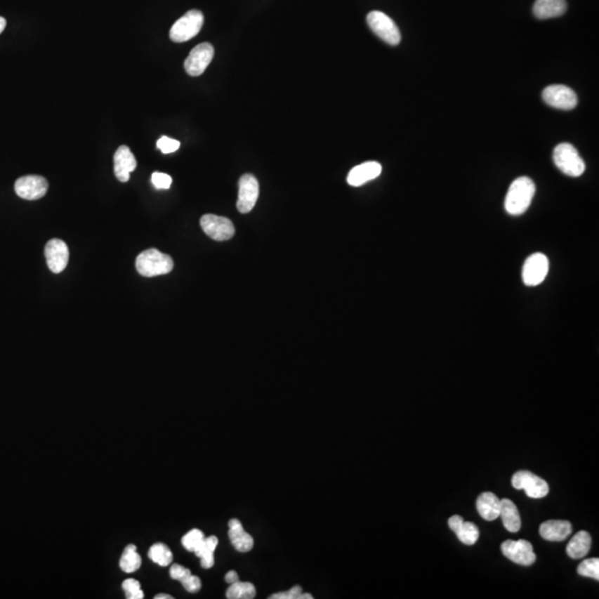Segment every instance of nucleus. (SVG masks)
Returning a JSON list of instances; mask_svg holds the SVG:
<instances>
[{
	"label": "nucleus",
	"mask_w": 599,
	"mask_h": 599,
	"mask_svg": "<svg viewBox=\"0 0 599 599\" xmlns=\"http://www.w3.org/2000/svg\"><path fill=\"white\" fill-rule=\"evenodd\" d=\"M535 183L528 177H520L513 181L506 198L505 209L511 216H520L525 213L531 206L535 196Z\"/></svg>",
	"instance_id": "nucleus-1"
},
{
	"label": "nucleus",
	"mask_w": 599,
	"mask_h": 599,
	"mask_svg": "<svg viewBox=\"0 0 599 599\" xmlns=\"http://www.w3.org/2000/svg\"><path fill=\"white\" fill-rule=\"evenodd\" d=\"M173 260L168 254H162L157 249H149L139 254L136 260L138 273L145 277L168 275L173 269Z\"/></svg>",
	"instance_id": "nucleus-2"
},
{
	"label": "nucleus",
	"mask_w": 599,
	"mask_h": 599,
	"mask_svg": "<svg viewBox=\"0 0 599 599\" xmlns=\"http://www.w3.org/2000/svg\"><path fill=\"white\" fill-rule=\"evenodd\" d=\"M553 159L557 168L570 177H581L586 169L585 162L579 156V153L575 147L570 143H560L557 145Z\"/></svg>",
	"instance_id": "nucleus-3"
},
{
	"label": "nucleus",
	"mask_w": 599,
	"mask_h": 599,
	"mask_svg": "<svg viewBox=\"0 0 599 599\" xmlns=\"http://www.w3.org/2000/svg\"><path fill=\"white\" fill-rule=\"evenodd\" d=\"M204 13L200 11H187L185 16L178 19L170 30V39L175 43H185L196 37L204 26Z\"/></svg>",
	"instance_id": "nucleus-4"
},
{
	"label": "nucleus",
	"mask_w": 599,
	"mask_h": 599,
	"mask_svg": "<svg viewBox=\"0 0 599 599\" xmlns=\"http://www.w3.org/2000/svg\"><path fill=\"white\" fill-rule=\"evenodd\" d=\"M367 22L371 30L379 38L391 46H397L401 43V32L388 15L382 11H371L367 17Z\"/></svg>",
	"instance_id": "nucleus-5"
},
{
	"label": "nucleus",
	"mask_w": 599,
	"mask_h": 599,
	"mask_svg": "<svg viewBox=\"0 0 599 599\" xmlns=\"http://www.w3.org/2000/svg\"><path fill=\"white\" fill-rule=\"evenodd\" d=\"M512 485L514 489H524L526 495L531 499H543L549 492V486L546 480L535 475L529 470H520L515 473L512 478Z\"/></svg>",
	"instance_id": "nucleus-6"
},
{
	"label": "nucleus",
	"mask_w": 599,
	"mask_h": 599,
	"mask_svg": "<svg viewBox=\"0 0 599 599\" xmlns=\"http://www.w3.org/2000/svg\"><path fill=\"white\" fill-rule=\"evenodd\" d=\"M541 97L548 106L560 110H572L577 106V96L567 86L552 85L545 88Z\"/></svg>",
	"instance_id": "nucleus-7"
},
{
	"label": "nucleus",
	"mask_w": 599,
	"mask_h": 599,
	"mask_svg": "<svg viewBox=\"0 0 599 599\" xmlns=\"http://www.w3.org/2000/svg\"><path fill=\"white\" fill-rule=\"evenodd\" d=\"M200 225L209 238L216 241L230 240L235 233L231 220L214 214H204L200 219Z\"/></svg>",
	"instance_id": "nucleus-8"
},
{
	"label": "nucleus",
	"mask_w": 599,
	"mask_h": 599,
	"mask_svg": "<svg viewBox=\"0 0 599 599\" xmlns=\"http://www.w3.org/2000/svg\"><path fill=\"white\" fill-rule=\"evenodd\" d=\"M214 55L211 44L202 43L190 51L185 61V69L189 76L198 77L206 72Z\"/></svg>",
	"instance_id": "nucleus-9"
},
{
	"label": "nucleus",
	"mask_w": 599,
	"mask_h": 599,
	"mask_svg": "<svg viewBox=\"0 0 599 599\" xmlns=\"http://www.w3.org/2000/svg\"><path fill=\"white\" fill-rule=\"evenodd\" d=\"M548 270L549 262L545 254H532L528 256L524 263L523 273H522L524 283L527 287H537L541 282H544Z\"/></svg>",
	"instance_id": "nucleus-10"
},
{
	"label": "nucleus",
	"mask_w": 599,
	"mask_h": 599,
	"mask_svg": "<svg viewBox=\"0 0 599 599\" xmlns=\"http://www.w3.org/2000/svg\"><path fill=\"white\" fill-rule=\"evenodd\" d=\"M501 549L504 556L518 565L531 566L535 562L536 555L534 553L533 545L525 539H518V541L508 539L503 541Z\"/></svg>",
	"instance_id": "nucleus-11"
},
{
	"label": "nucleus",
	"mask_w": 599,
	"mask_h": 599,
	"mask_svg": "<svg viewBox=\"0 0 599 599\" xmlns=\"http://www.w3.org/2000/svg\"><path fill=\"white\" fill-rule=\"evenodd\" d=\"M259 183L254 176L243 175L239 181V198L237 208L241 213H249L259 198Z\"/></svg>",
	"instance_id": "nucleus-12"
},
{
	"label": "nucleus",
	"mask_w": 599,
	"mask_h": 599,
	"mask_svg": "<svg viewBox=\"0 0 599 599\" xmlns=\"http://www.w3.org/2000/svg\"><path fill=\"white\" fill-rule=\"evenodd\" d=\"M47 180L40 176H25L19 178L15 183L17 196L25 200H38L45 197L48 191Z\"/></svg>",
	"instance_id": "nucleus-13"
},
{
	"label": "nucleus",
	"mask_w": 599,
	"mask_h": 599,
	"mask_svg": "<svg viewBox=\"0 0 599 599\" xmlns=\"http://www.w3.org/2000/svg\"><path fill=\"white\" fill-rule=\"evenodd\" d=\"M45 256L48 268L53 273L62 272L69 261L68 246L60 239H53L46 244Z\"/></svg>",
	"instance_id": "nucleus-14"
},
{
	"label": "nucleus",
	"mask_w": 599,
	"mask_h": 599,
	"mask_svg": "<svg viewBox=\"0 0 599 599\" xmlns=\"http://www.w3.org/2000/svg\"><path fill=\"white\" fill-rule=\"evenodd\" d=\"M114 175L120 183H128L130 173L137 168V160L127 145H120L114 157Z\"/></svg>",
	"instance_id": "nucleus-15"
},
{
	"label": "nucleus",
	"mask_w": 599,
	"mask_h": 599,
	"mask_svg": "<svg viewBox=\"0 0 599 599\" xmlns=\"http://www.w3.org/2000/svg\"><path fill=\"white\" fill-rule=\"evenodd\" d=\"M382 172V166L376 162H364L354 166L348 176V183L352 187H361L371 180L376 179Z\"/></svg>",
	"instance_id": "nucleus-16"
},
{
	"label": "nucleus",
	"mask_w": 599,
	"mask_h": 599,
	"mask_svg": "<svg viewBox=\"0 0 599 599\" xmlns=\"http://www.w3.org/2000/svg\"><path fill=\"white\" fill-rule=\"evenodd\" d=\"M449 526L463 544L474 545L480 537L478 526L472 522H465L459 515H454L449 518Z\"/></svg>",
	"instance_id": "nucleus-17"
},
{
	"label": "nucleus",
	"mask_w": 599,
	"mask_h": 599,
	"mask_svg": "<svg viewBox=\"0 0 599 599\" xmlns=\"http://www.w3.org/2000/svg\"><path fill=\"white\" fill-rule=\"evenodd\" d=\"M572 533V525L567 520H546L539 527V534L549 541H562Z\"/></svg>",
	"instance_id": "nucleus-18"
},
{
	"label": "nucleus",
	"mask_w": 599,
	"mask_h": 599,
	"mask_svg": "<svg viewBox=\"0 0 599 599\" xmlns=\"http://www.w3.org/2000/svg\"><path fill=\"white\" fill-rule=\"evenodd\" d=\"M229 537L231 539L233 547L238 552H250L254 548V537L243 529L240 520H233L229 522Z\"/></svg>",
	"instance_id": "nucleus-19"
},
{
	"label": "nucleus",
	"mask_w": 599,
	"mask_h": 599,
	"mask_svg": "<svg viewBox=\"0 0 599 599\" xmlns=\"http://www.w3.org/2000/svg\"><path fill=\"white\" fill-rule=\"evenodd\" d=\"M567 4L565 0H536L533 13L536 18L549 19L565 13Z\"/></svg>",
	"instance_id": "nucleus-20"
},
{
	"label": "nucleus",
	"mask_w": 599,
	"mask_h": 599,
	"mask_svg": "<svg viewBox=\"0 0 599 599\" xmlns=\"http://www.w3.org/2000/svg\"><path fill=\"white\" fill-rule=\"evenodd\" d=\"M476 506L480 516L485 520H494L499 518L501 499L491 492L480 494L476 501Z\"/></svg>",
	"instance_id": "nucleus-21"
},
{
	"label": "nucleus",
	"mask_w": 599,
	"mask_h": 599,
	"mask_svg": "<svg viewBox=\"0 0 599 599\" xmlns=\"http://www.w3.org/2000/svg\"><path fill=\"white\" fill-rule=\"evenodd\" d=\"M499 516L503 520L504 527L511 533H518L522 526V520H520V512L518 507L513 503L511 499H501V512Z\"/></svg>",
	"instance_id": "nucleus-22"
},
{
	"label": "nucleus",
	"mask_w": 599,
	"mask_h": 599,
	"mask_svg": "<svg viewBox=\"0 0 599 599\" xmlns=\"http://www.w3.org/2000/svg\"><path fill=\"white\" fill-rule=\"evenodd\" d=\"M591 546V537L587 532L581 531L573 536L568 543L566 553L573 560H579L586 556Z\"/></svg>",
	"instance_id": "nucleus-23"
},
{
	"label": "nucleus",
	"mask_w": 599,
	"mask_h": 599,
	"mask_svg": "<svg viewBox=\"0 0 599 599\" xmlns=\"http://www.w3.org/2000/svg\"><path fill=\"white\" fill-rule=\"evenodd\" d=\"M218 543L219 541L216 536H210L197 547L195 553L200 558L202 567L211 568L214 565V551L217 548Z\"/></svg>",
	"instance_id": "nucleus-24"
},
{
	"label": "nucleus",
	"mask_w": 599,
	"mask_h": 599,
	"mask_svg": "<svg viewBox=\"0 0 599 599\" xmlns=\"http://www.w3.org/2000/svg\"><path fill=\"white\" fill-rule=\"evenodd\" d=\"M119 564L124 573H135L140 568L141 557L138 554L135 545L130 544L124 548Z\"/></svg>",
	"instance_id": "nucleus-25"
},
{
	"label": "nucleus",
	"mask_w": 599,
	"mask_h": 599,
	"mask_svg": "<svg viewBox=\"0 0 599 599\" xmlns=\"http://www.w3.org/2000/svg\"><path fill=\"white\" fill-rule=\"evenodd\" d=\"M256 591L254 584L246 581H235L231 584L227 591V598L229 599H252L256 597Z\"/></svg>",
	"instance_id": "nucleus-26"
},
{
	"label": "nucleus",
	"mask_w": 599,
	"mask_h": 599,
	"mask_svg": "<svg viewBox=\"0 0 599 599\" xmlns=\"http://www.w3.org/2000/svg\"><path fill=\"white\" fill-rule=\"evenodd\" d=\"M148 555L153 562H156L162 567L169 566L173 560V555H172L169 547L162 544V543H157V544L152 545L149 549Z\"/></svg>",
	"instance_id": "nucleus-27"
},
{
	"label": "nucleus",
	"mask_w": 599,
	"mask_h": 599,
	"mask_svg": "<svg viewBox=\"0 0 599 599\" xmlns=\"http://www.w3.org/2000/svg\"><path fill=\"white\" fill-rule=\"evenodd\" d=\"M578 574L584 577L594 578L596 581L599 579V560L598 558H588L583 560L577 568Z\"/></svg>",
	"instance_id": "nucleus-28"
},
{
	"label": "nucleus",
	"mask_w": 599,
	"mask_h": 599,
	"mask_svg": "<svg viewBox=\"0 0 599 599\" xmlns=\"http://www.w3.org/2000/svg\"><path fill=\"white\" fill-rule=\"evenodd\" d=\"M206 539L204 534L200 529H191L189 533L185 534L183 537V545L189 552H195L197 547L201 544V541Z\"/></svg>",
	"instance_id": "nucleus-29"
},
{
	"label": "nucleus",
	"mask_w": 599,
	"mask_h": 599,
	"mask_svg": "<svg viewBox=\"0 0 599 599\" xmlns=\"http://www.w3.org/2000/svg\"><path fill=\"white\" fill-rule=\"evenodd\" d=\"M122 588L126 591V597L128 599H143L145 597L143 591H141L140 583L136 579H126L122 583Z\"/></svg>",
	"instance_id": "nucleus-30"
},
{
	"label": "nucleus",
	"mask_w": 599,
	"mask_h": 599,
	"mask_svg": "<svg viewBox=\"0 0 599 599\" xmlns=\"http://www.w3.org/2000/svg\"><path fill=\"white\" fill-rule=\"evenodd\" d=\"M270 599H312L313 596L311 594H304L302 588L300 586H294V588L289 589L282 593H277V594L271 595Z\"/></svg>",
	"instance_id": "nucleus-31"
},
{
	"label": "nucleus",
	"mask_w": 599,
	"mask_h": 599,
	"mask_svg": "<svg viewBox=\"0 0 599 599\" xmlns=\"http://www.w3.org/2000/svg\"><path fill=\"white\" fill-rule=\"evenodd\" d=\"M157 148L162 150L164 154H169V153L175 152L180 148V143L169 137H162L157 143Z\"/></svg>",
	"instance_id": "nucleus-32"
},
{
	"label": "nucleus",
	"mask_w": 599,
	"mask_h": 599,
	"mask_svg": "<svg viewBox=\"0 0 599 599\" xmlns=\"http://www.w3.org/2000/svg\"><path fill=\"white\" fill-rule=\"evenodd\" d=\"M151 181L157 189L164 190V189H169L171 187L172 178L166 173H162V172H153Z\"/></svg>",
	"instance_id": "nucleus-33"
},
{
	"label": "nucleus",
	"mask_w": 599,
	"mask_h": 599,
	"mask_svg": "<svg viewBox=\"0 0 599 599\" xmlns=\"http://www.w3.org/2000/svg\"><path fill=\"white\" fill-rule=\"evenodd\" d=\"M180 583L183 584V586L185 587V591H189V593H198L201 589V585H202L200 578L198 576L192 575V574L187 576Z\"/></svg>",
	"instance_id": "nucleus-34"
},
{
	"label": "nucleus",
	"mask_w": 599,
	"mask_h": 599,
	"mask_svg": "<svg viewBox=\"0 0 599 599\" xmlns=\"http://www.w3.org/2000/svg\"><path fill=\"white\" fill-rule=\"evenodd\" d=\"M191 572L190 570H187V568L183 567V566L179 565V564H173L170 568V576L173 579H177V581H181L183 579H185L187 576L190 575Z\"/></svg>",
	"instance_id": "nucleus-35"
},
{
	"label": "nucleus",
	"mask_w": 599,
	"mask_h": 599,
	"mask_svg": "<svg viewBox=\"0 0 599 599\" xmlns=\"http://www.w3.org/2000/svg\"><path fill=\"white\" fill-rule=\"evenodd\" d=\"M238 581L239 575L237 572H235V570H230L229 573L225 575V581H227L228 584H230V585Z\"/></svg>",
	"instance_id": "nucleus-36"
},
{
	"label": "nucleus",
	"mask_w": 599,
	"mask_h": 599,
	"mask_svg": "<svg viewBox=\"0 0 599 599\" xmlns=\"http://www.w3.org/2000/svg\"><path fill=\"white\" fill-rule=\"evenodd\" d=\"M6 25H7V22H6V19L3 18V17H0V34L5 30Z\"/></svg>",
	"instance_id": "nucleus-37"
},
{
	"label": "nucleus",
	"mask_w": 599,
	"mask_h": 599,
	"mask_svg": "<svg viewBox=\"0 0 599 599\" xmlns=\"http://www.w3.org/2000/svg\"><path fill=\"white\" fill-rule=\"evenodd\" d=\"M173 597L168 594H159L154 596V599H172Z\"/></svg>",
	"instance_id": "nucleus-38"
}]
</instances>
